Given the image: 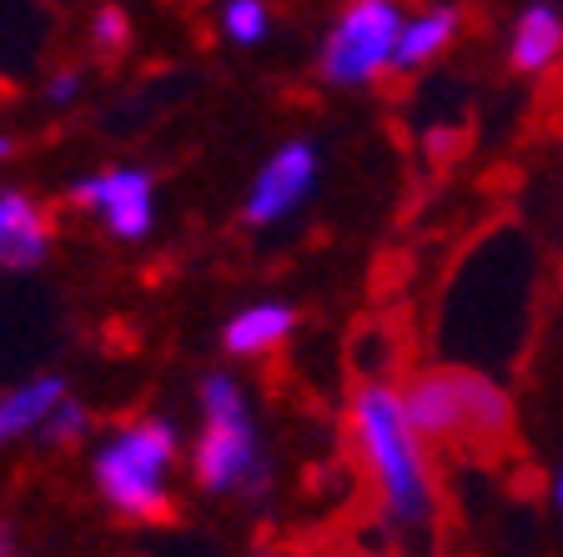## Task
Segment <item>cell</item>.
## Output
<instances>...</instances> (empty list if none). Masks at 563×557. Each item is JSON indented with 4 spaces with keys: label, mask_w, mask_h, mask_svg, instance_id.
I'll list each match as a JSON object with an SVG mask.
<instances>
[{
    "label": "cell",
    "mask_w": 563,
    "mask_h": 557,
    "mask_svg": "<svg viewBox=\"0 0 563 557\" xmlns=\"http://www.w3.org/2000/svg\"><path fill=\"white\" fill-rule=\"evenodd\" d=\"M352 442L383 502V517L398 533H422L438 517V488L428 467V442L412 432L402 387L363 382L352 392Z\"/></svg>",
    "instance_id": "1"
},
{
    "label": "cell",
    "mask_w": 563,
    "mask_h": 557,
    "mask_svg": "<svg viewBox=\"0 0 563 557\" xmlns=\"http://www.w3.org/2000/svg\"><path fill=\"white\" fill-rule=\"evenodd\" d=\"M191 477L211 498H262L267 492V457H262L252 397L227 371L201 377V437L191 447Z\"/></svg>",
    "instance_id": "2"
},
{
    "label": "cell",
    "mask_w": 563,
    "mask_h": 557,
    "mask_svg": "<svg viewBox=\"0 0 563 557\" xmlns=\"http://www.w3.org/2000/svg\"><path fill=\"white\" fill-rule=\"evenodd\" d=\"M181 453L176 422L141 417L131 427L111 432L91 457V482L106 508L131 523H156L172 512V467Z\"/></svg>",
    "instance_id": "3"
},
{
    "label": "cell",
    "mask_w": 563,
    "mask_h": 557,
    "mask_svg": "<svg viewBox=\"0 0 563 557\" xmlns=\"http://www.w3.org/2000/svg\"><path fill=\"white\" fill-rule=\"evenodd\" d=\"M408 422L422 442H453V437H504L514 422L504 387L483 371H422L418 382L402 387Z\"/></svg>",
    "instance_id": "4"
},
{
    "label": "cell",
    "mask_w": 563,
    "mask_h": 557,
    "mask_svg": "<svg viewBox=\"0 0 563 557\" xmlns=\"http://www.w3.org/2000/svg\"><path fill=\"white\" fill-rule=\"evenodd\" d=\"M402 5L398 0H347V11L338 15L332 35L317 51V70L328 86L357 91V86L377 81L383 70H393V51L402 35Z\"/></svg>",
    "instance_id": "5"
},
{
    "label": "cell",
    "mask_w": 563,
    "mask_h": 557,
    "mask_svg": "<svg viewBox=\"0 0 563 557\" xmlns=\"http://www.w3.org/2000/svg\"><path fill=\"white\" fill-rule=\"evenodd\" d=\"M70 197L81 201V207H91L106 221V232L121 236V242H141L156 221V181L141 166L81 176V181L70 186Z\"/></svg>",
    "instance_id": "6"
},
{
    "label": "cell",
    "mask_w": 563,
    "mask_h": 557,
    "mask_svg": "<svg viewBox=\"0 0 563 557\" xmlns=\"http://www.w3.org/2000/svg\"><path fill=\"white\" fill-rule=\"evenodd\" d=\"M317 171H322V161H317L312 141H287V146H277V152L262 161L252 191H246L242 216L252 221V226L287 221L297 207H307V197L317 191Z\"/></svg>",
    "instance_id": "7"
},
{
    "label": "cell",
    "mask_w": 563,
    "mask_h": 557,
    "mask_svg": "<svg viewBox=\"0 0 563 557\" xmlns=\"http://www.w3.org/2000/svg\"><path fill=\"white\" fill-rule=\"evenodd\" d=\"M51 252V226L25 191H0V267L31 271Z\"/></svg>",
    "instance_id": "8"
},
{
    "label": "cell",
    "mask_w": 563,
    "mask_h": 557,
    "mask_svg": "<svg viewBox=\"0 0 563 557\" xmlns=\"http://www.w3.org/2000/svg\"><path fill=\"white\" fill-rule=\"evenodd\" d=\"M563 56V11L549 0H533L523 5L508 35V60H514L518 76H543L553 60Z\"/></svg>",
    "instance_id": "9"
},
{
    "label": "cell",
    "mask_w": 563,
    "mask_h": 557,
    "mask_svg": "<svg viewBox=\"0 0 563 557\" xmlns=\"http://www.w3.org/2000/svg\"><path fill=\"white\" fill-rule=\"evenodd\" d=\"M66 402V382L60 377H31V382L11 387L0 397V447H11L21 437H41L46 417Z\"/></svg>",
    "instance_id": "10"
},
{
    "label": "cell",
    "mask_w": 563,
    "mask_h": 557,
    "mask_svg": "<svg viewBox=\"0 0 563 557\" xmlns=\"http://www.w3.org/2000/svg\"><path fill=\"white\" fill-rule=\"evenodd\" d=\"M463 31V15L453 5H433V11H418L402 21V35H398V51H393V70H418L428 66L433 56H443L448 46L457 41Z\"/></svg>",
    "instance_id": "11"
},
{
    "label": "cell",
    "mask_w": 563,
    "mask_h": 557,
    "mask_svg": "<svg viewBox=\"0 0 563 557\" xmlns=\"http://www.w3.org/2000/svg\"><path fill=\"white\" fill-rule=\"evenodd\" d=\"M297 312L287 302H257V307H242V312L227 322L222 332V347L232 357H257V352H272L277 342L292 337Z\"/></svg>",
    "instance_id": "12"
},
{
    "label": "cell",
    "mask_w": 563,
    "mask_h": 557,
    "mask_svg": "<svg viewBox=\"0 0 563 557\" xmlns=\"http://www.w3.org/2000/svg\"><path fill=\"white\" fill-rule=\"evenodd\" d=\"M222 31H227V41H236V46H262L272 31V15L262 0H227Z\"/></svg>",
    "instance_id": "13"
},
{
    "label": "cell",
    "mask_w": 563,
    "mask_h": 557,
    "mask_svg": "<svg viewBox=\"0 0 563 557\" xmlns=\"http://www.w3.org/2000/svg\"><path fill=\"white\" fill-rule=\"evenodd\" d=\"M86 427H91V417H86V406L81 402H60L56 412L46 417V427H41V437L46 442H81L86 437Z\"/></svg>",
    "instance_id": "14"
},
{
    "label": "cell",
    "mask_w": 563,
    "mask_h": 557,
    "mask_svg": "<svg viewBox=\"0 0 563 557\" xmlns=\"http://www.w3.org/2000/svg\"><path fill=\"white\" fill-rule=\"evenodd\" d=\"M126 15H121V5H101L96 11V21H91V41L101 51H117V46H126Z\"/></svg>",
    "instance_id": "15"
},
{
    "label": "cell",
    "mask_w": 563,
    "mask_h": 557,
    "mask_svg": "<svg viewBox=\"0 0 563 557\" xmlns=\"http://www.w3.org/2000/svg\"><path fill=\"white\" fill-rule=\"evenodd\" d=\"M76 96H81V70H56V76L46 81V101L51 105H70Z\"/></svg>",
    "instance_id": "16"
},
{
    "label": "cell",
    "mask_w": 563,
    "mask_h": 557,
    "mask_svg": "<svg viewBox=\"0 0 563 557\" xmlns=\"http://www.w3.org/2000/svg\"><path fill=\"white\" fill-rule=\"evenodd\" d=\"M0 557H21V537H15V527L0 517Z\"/></svg>",
    "instance_id": "17"
},
{
    "label": "cell",
    "mask_w": 563,
    "mask_h": 557,
    "mask_svg": "<svg viewBox=\"0 0 563 557\" xmlns=\"http://www.w3.org/2000/svg\"><path fill=\"white\" fill-rule=\"evenodd\" d=\"M553 508H559V517H563V467H559V477H553Z\"/></svg>",
    "instance_id": "18"
},
{
    "label": "cell",
    "mask_w": 563,
    "mask_h": 557,
    "mask_svg": "<svg viewBox=\"0 0 563 557\" xmlns=\"http://www.w3.org/2000/svg\"><path fill=\"white\" fill-rule=\"evenodd\" d=\"M5 156H11V136H0V161H5Z\"/></svg>",
    "instance_id": "19"
}]
</instances>
